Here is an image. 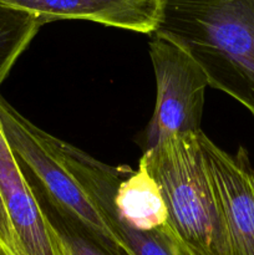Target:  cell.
Wrapping results in <instances>:
<instances>
[{"mask_svg": "<svg viewBox=\"0 0 254 255\" xmlns=\"http://www.w3.org/2000/svg\"><path fill=\"white\" fill-rule=\"evenodd\" d=\"M154 32L181 46L209 86L254 117V0H161Z\"/></svg>", "mask_w": 254, "mask_h": 255, "instance_id": "6da1fadb", "label": "cell"}, {"mask_svg": "<svg viewBox=\"0 0 254 255\" xmlns=\"http://www.w3.org/2000/svg\"><path fill=\"white\" fill-rule=\"evenodd\" d=\"M201 131V129H199ZM199 131L168 134L139 161L161 189L172 232L189 255H231Z\"/></svg>", "mask_w": 254, "mask_h": 255, "instance_id": "7a4b0ae2", "label": "cell"}, {"mask_svg": "<svg viewBox=\"0 0 254 255\" xmlns=\"http://www.w3.org/2000/svg\"><path fill=\"white\" fill-rule=\"evenodd\" d=\"M0 128L16 158L31 172L55 212L71 219L101 244L124 247L79 182L57 158L46 132L27 121L1 96Z\"/></svg>", "mask_w": 254, "mask_h": 255, "instance_id": "3957f363", "label": "cell"}, {"mask_svg": "<svg viewBox=\"0 0 254 255\" xmlns=\"http://www.w3.org/2000/svg\"><path fill=\"white\" fill-rule=\"evenodd\" d=\"M149 56L157 84L154 112L147 126L146 148L168 134L199 131L208 79L199 65L163 35L153 32Z\"/></svg>", "mask_w": 254, "mask_h": 255, "instance_id": "277c9868", "label": "cell"}, {"mask_svg": "<svg viewBox=\"0 0 254 255\" xmlns=\"http://www.w3.org/2000/svg\"><path fill=\"white\" fill-rule=\"evenodd\" d=\"M0 198L14 234L15 255H71L40 204L1 128Z\"/></svg>", "mask_w": 254, "mask_h": 255, "instance_id": "5b68a950", "label": "cell"}, {"mask_svg": "<svg viewBox=\"0 0 254 255\" xmlns=\"http://www.w3.org/2000/svg\"><path fill=\"white\" fill-rule=\"evenodd\" d=\"M198 137L226 222L231 255H254V169L248 152L241 147L231 154L202 131Z\"/></svg>", "mask_w": 254, "mask_h": 255, "instance_id": "8992f818", "label": "cell"}, {"mask_svg": "<svg viewBox=\"0 0 254 255\" xmlns=\"http://www.w3.org/2000/svg\"><path fill=\"white\" fill-rule=\"evenodd\" d=\"M31 12L41 24L62 19L90 20L109 26L153 34L161 0H0Z\"/></svg>", "mask_w": 254, "mask_h": 255, "instance_id": "52a82bcc", "label": "cell"}, {"mask_svg": "<svg viewBox=\"0 0 254 255\" xmlns=\"http://www.w3.org/2000/svg\"><path fill=\"white\" fill-rule=\"evenodd\" d=\"M41 25L31 12L0 1V85Z\"/></svg>", "mask_w": 254, "mask_h": 255, "instance_id": "ba28073f", "label": "cell"}, {"mask_svg": "<svg viewBox=\"0 0 254 255\" xmlns=\"http://www.w3.org/2000/svg\"><path fill=\"white\" fill-rule=\"evenodd\" d=\"M46 213L69 247L71 255H132L121 246H105L95 241L81 227L71 219L62 217L51 207L49 211L46 209Z\"/></svg>", "mask_w": 254, "mask_h": 255, "instance_id": "9c48e42d", "label": "cell"}, {"mask_svg": "<svg viewBox=\"0 0 254 255\" xmlns=\"http://www.w3.org/2000/svg\"><path fill=\"white\" fill-rule=\"evenodd\" d=\"M0 243L5 248L9 255H15V243L14 234H12L11 226H10L9 218L5 212L4 204L0 198Z\"/></svg>", "mask_w": 254, "mask_h": 255, "instance_id": "30bf717a", "label": "cell"}, {"mask_svg": "<svg viewBox=\"0 0 254 255\" xmlns=\"http://www.w3.org/2000/svg\"><path fill=\"white\" fill-rule=\"evenodd\" d=\"M0 255H9L6 253V251H5V248L2 247L1 243H0Z\"/></svg>", "mask_w": 254, "mask_h": 255, "instance_id": "8fae6325", "label": "cell"}, {"mask_svg": "<svg viewBox=\"0 0 254 255\" xmlns=\"http://www.w3.org/2000/svg\"><path fill=\"white\" fill-rule=\"evenodd\" d=\"M253 179H254V177H253Z\"/></svg>", "mask_w": 254, "mask_h": 255, "instance_id": "7c38bea8", "label": "cell"}]
</instances>
